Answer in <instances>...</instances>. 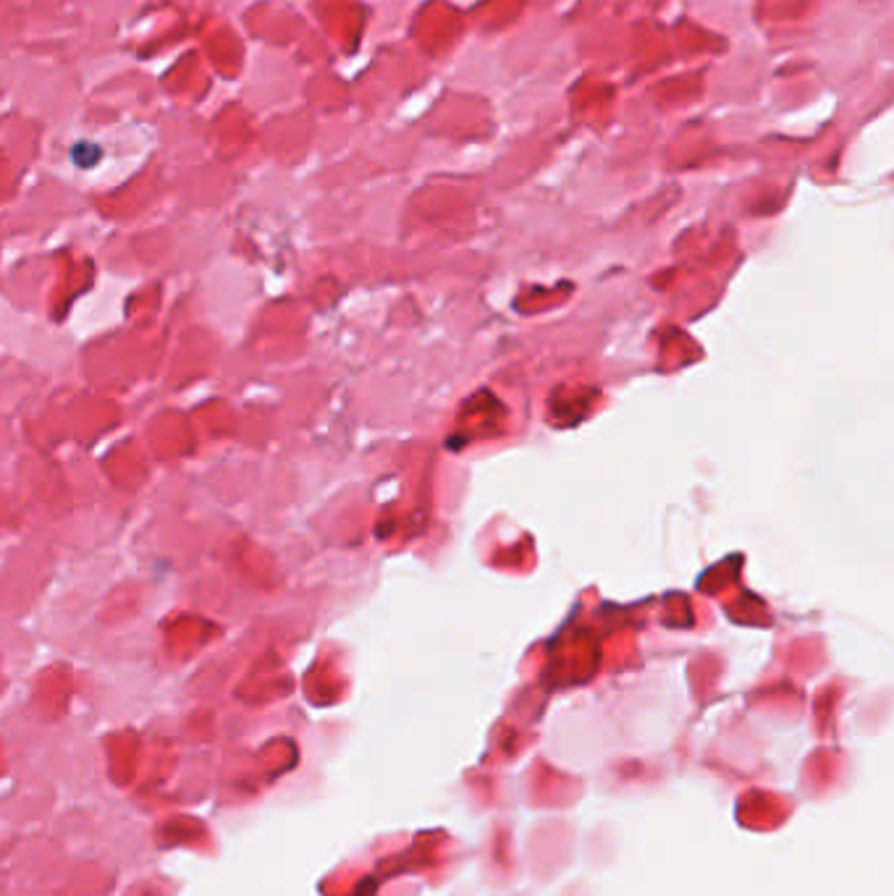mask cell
Wrapping results in <instances>:
<instances>
[{
    "label": "cell",
    "instance_id": "1",
    "mask_svg": "<svg viewBox=\"0 0 894 896\" xmlns=\"http://www.w3.org/2000/svg\"><path fill=\"white\" fill-rule=\"evenodd\" d=\"M71 158L79 168H92L100 160V147L95 142H79L74 150H71Z\"/></svg>",
    "mask_w": 894,
    "mask_h": 896
}]
</instances>
